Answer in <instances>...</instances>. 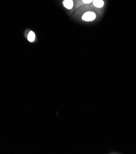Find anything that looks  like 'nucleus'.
<instances>
[{"mask_svg":"<svg viewBox=\"0 0 136 154\" xmlns=\"http://www.w3.org/2000/svg\"><path fill=\"white\" fill-rule=\"evenodd\" d=\"M77 9V14H81V18L84 22H93L99 17H101L97 11L90 4L84 5Z\"/></svg>","mask_w":136,"mask_h":154,"instance_id":"nucleus-1","label":"nucleus"},{"mask_svg":"<svg viewBox=\"0 0 136 154\" xmlns=\"http://www.w3.org/2000/svg\"><path fill=\"white\" fill-rule=\"evenodd\" d=\"M90 4L97 11L101 16H102L106 11V6L107 5V0H93L92 3Z\"/></svg>","mask_w":136,"mask_h":154,"instance_id":"nucleus-2","label":"nucleus"},{"mask_svg":"<svg viewBox=\"0 0 136 154\" xmlns=\"http://www.w3.org/2000/svg\"><path fill=\"white\" fill-rule=\"evenodd\" d=\"M75 8L78 9L82 6L86 4H90L92 3L93 0H74Z\"/></svg>","mask_w":136,"mask_h":154,"instance_id":"nucleus-3","label":"nucleus"},{"mask_svg":"<svg viewBox=\"0 0 136 154\" xmlns=\"http://www.w3.org/2000/svg\"><path fill=\"white\" fill-rule=\"evenodd\" d=\"M62 3L64 7L67 10H72L75 8L74 0H63Z\"/></svg>","mask_w":136,"mask_h":154,"instance_id":"nucleus-4","label":"nucleus"},{"mask_svg":"<svg viewBox=\"0 0 136 154\" xmlns=\"http://www.w3.org/2000/svg\"><path fill=\"white\" fill-rule=\"evenodd\" d=\"M28 40L32 42H34L35 40V34L33 32H30L28 35Z\"/></svg>","mask_w":136,"mask_h":154,"instance_id":"nucleus-5","label":"nucleus"}]
</instances>
